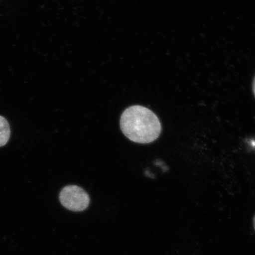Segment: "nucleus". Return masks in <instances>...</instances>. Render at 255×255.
<instances>
[{"label": "nucleus", "mask_w": 255, "mask_h": 255, "mask_svg": "<svg viewBox=\"0 0 255 255\" xmlns=\"http://www.w3.org/2000/svg\"><path fill=\"white\" fill-rule=\"evenodd\" d=\"M253 92L255 97V78L254 79V83H253Z\"/></svg>", "instance_id": "nucleus-4"}, {"label": "nucleus", "mask_w": 255, "mask_h": 255, "mask_svg": "<svg viewBox=\"0 0 255 255\" xmlns=\"http://www.w3.org/2000/svg\"><path fill=\"white\" fill-rule=\"evenodd\" d=\"M254 228L255 229V218L254 219Z\"/></svg>", "instance_id": "nucleus-5"}, {"label": "nucleus", "mask_w": 255, "mask_h": 255, "mask_svg": "<svg viewBox=\"0 0 255 255\" xmlns=\"http://www.w3.org/2000/svg\"><path fill=\"white\" fill-rule=\"evenodd\" d=\"M62 206L73 212H81L88 208L90 197L82 188L69 185L64 187L59 194Z\"/></svg>", "instance_id": "nucleus-2"}, {"label": "nucleus", "mask_w": 255, "mask_h": 255, "mask_svg": "<svg viewBox=\"0 0 255 255\" xmlns=\"http://www.w3.org/2000/svg\"><path fill=\"white\" fill-rule=\"evenodd\" d=\"M10 136V129L7 120L0 116V146L7 143Z\"/></svg>", "instance_id": "nucleus-3"}, {"label": "nucleus", "mask_w": 255, "mask_h": 255, "mask_svg": "<svg viewBox=\"0 0 255 255\" xmlns=\"http://www.w3.org/2000/svg\"><path fill=\"white\" fill-rule=\"evenodd\" d=\"M120 126L128 138L139 143L154 142L161 132L158 117L150 110L140 105L130 107L124 112Z\"/></svg>", "instance_id": "nucleus-1"}]
</instances>
